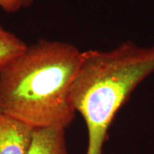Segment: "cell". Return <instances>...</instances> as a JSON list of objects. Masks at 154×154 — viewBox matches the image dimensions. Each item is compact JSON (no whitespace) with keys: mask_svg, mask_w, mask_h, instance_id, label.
<instances>
[{"mask_svg":"<svg viewBox=\"0 0 154 154\" xmlns=\"http://www.w3.org/2000/svg\"><path fill=\"white\" fill-rule=\"evenodd\" d=\"M34 128L0 111V154H27Z\"/></svg>","mask_w":154,"mask_h":154,"instance_id":"3957f363","label":"cell"},{"mask_svg":"<svg viewBox=\"0 0 154 154\" xmlns=\"http://www.w3.org/2000/svg\"><path fill=\"white\" fill-rule=\"evenodd\" d=\"M33 2L34 0H0V8L8 13H16L30 7Z\"/></svg>","mask_w":154,"mask_h":154,"instance_id":"8992f818","label":"cell"},{"mask_svg":"<svg viewBox=\"0 0 154 154\" xmlns=\"http://www.w3.org/2000/svg\"><path fill=\"white\" fill-rule=\"evenodd\" d=\"M27 47L24 41L0 24V71Z\"/></svg>","mask_w":154,"mask_h":154,"instance_id":"5b68a950","label":"cell"},{"mask_svg":"<svg viewBox=\"0 0 154 154\" xmlns=\"http://www.w3.org/2000/svg\"><path fill=\"white\" fill-rule=\"evenodd\" d=\"M65 129L60 127L34 128L27 154H69Z\"/></svg>","mask_w":154,"mask_h":154,"instance_id":"277c9868","label":"cell"},{"mask_svg":"<svg viewBox=\"0 0 154 154\" xmlns=\"http://www.w3.org/2000/svg\"><path fill=\"white\" fill-rule=\"evenodd\" d=\"M154 73V45L128 40L109 51H82L69 99L86 122L87 154H103L111 122L134 90Z\"/></svg>","mask_w":154,"mask_h":154,"instance_id":"7a4b0ae2","label":"cell"},{"mask_svg":"<svg viewBox=\"0 0 154 154\" xmlns=\"http://www.w3.org/2000/svg\"><path fill=\"white\" fill-rule=\"evenodd\" d=\"M82 51L74 45L40 39L0 71V111L33 128L70 125L76 111L69 88Z\"/></svg>","mask_w":154,"mask_h":154,"instance_id":"6da1fadb","label":"cell"}]
</instances>
